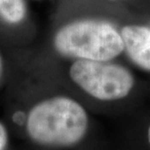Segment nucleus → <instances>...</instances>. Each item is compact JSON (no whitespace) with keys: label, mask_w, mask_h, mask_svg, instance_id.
Returning a JSON list of instances; mask_svg holds the SVG:
<instances>
[{"label":"nucleus","mask_w":150,"mask_h":150,"mask_svg":"<svg viewBox=\"0 0 150 150\" xmlns=\"http://www.w3.org/2000/svg\"><path fill=\"white\" fill-rule=\"evenodd\" d=\"M88 124L87 112L79 103L67 97H54L30 109L26 132L38 144L69 147L83 139Z\"/></svg>","instance_id":"1"},{"label":"nucleus","mask_w":150,"mask_h":150,"mask_svg":"<svg viewBox=\"0 0 150 150\" xmlns=\"http://www.w3.org/2000/svg\"><path fill=\"white\" fill-rule=\"evenodd\" d=\"M59 55L76 61L109 62L124 51L121 35L111 23L98 19H80L65 23L54 35Z\"/></svg>","instance_id":"2"},{"label":"nucleus","mask_w":150,"mask_h":150,"mask_svg":"<svg viewBox=\"0 0 150 150\" xmlns=\"http://www.w3.org/2000/svg\"><path fill=\"white\" fill-rule=\"evenodd\" d=\"M69 76L87 94L107 101L126 98L134 83L127 68L108 62L75 61L69 68Z\"/></svg>","instance_id":"3"},{"label":"nucleus","mask_w":150,"mask_h":150,"mask_svg":"<svg viewBox=\"0 0 150 150\" xmlns=\"http://www.w3.org/2000/svg\"><path fill=\"white\" fill-rule=\"evenodd\" d=\"M120 35L130 59L142 69L150 71V28L142 25H126Z\"/></svg>","instance_id":"4"},{"label":"nucleus","mask_w":150,"mask_h":150,"mask_svg":"<svg viewBox=\"0 0 150 150\" xmlns=\"http://www.w3.org/2000/svg\"><path fill=\"white\" fill-rule=\"evenodd\" d=\"M28 0H0V23L8 28L22 26L30 20Z\"/></svg>","instance_id":"5"},{"label":"nucleus","mask_w":150,"mask_h":150,"mask_svg":"<svg viewBox=\"0 0 150 150\" xmlns=\"http://www.w3.org/2000/svg\"><path fill=\"white\" fill-rule=\"evenodd\" d=\"M8 143V133L5 126L0 123V150H5Z\"/></svg>","instance_id":"6"},{"label":"nucleus","mask_w":150,"mask_h":150,"mask_svg":"<svg viewBox=\"0 0 150 150\" xmlns=\"http://www.w3.org/2000/svg\"><path fill=\"white\" fill-rule=\"evenodd\" d=\"M1 69H2V61H1V57H0V74H1Z\"/></svg>","instance_id":"7"},{"label":"nucleus","mask_w":150,"mask_h":150,"mask_svg":"<svg viewBox=\"0 0 150 150\" xmlns=\"http://www.w3.org/2000/svg\"><path fill=\"white\" fill-rule=\"evenodd\" d=\"M148 140H149V144H150V126L148 128Z\"/></svg>","instance_id":"8"}]
</instances>
